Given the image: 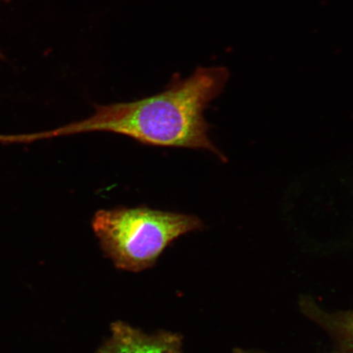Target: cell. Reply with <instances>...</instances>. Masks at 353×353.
I'll list each match as a JSON object with an SVG mask.
<instances>
[{
    "instance_id": "7a4b0ae2",
    "label": "cell",
    "mask_w": 353,
    "mask_h": 353,
    "mask_svg": "<svg viewBox=\"0 0 353 353\" xmlns=\"http://www.w3.org/2000/svg\"><path fill=\"white\" fill-rule=\"evenodd\" d=\"M92 228L104 254L118 268H151L168 246L185 234L202 230L196 216L137 207L97 211Z\"/></svg>"
},
{
    "instance_id": "6da1fadb",
    "label": "cell",
    "mask_w": 353,
    "mask_h": 353,
    "mask_svg": "<svg viewBox=\"0 0 353 353\" xmlns=\"http://www.w3.org/2000/svg\"><path fill=\"white\" fill-rule=\"evenodd\" d=\"M230 73L223 66L198 68L191 76H175L160 94L130 103L96 105L85 120L42 134L43 138L109 132L157 147L203 149L227 162L212 142L204 117L211 101L222 94Z\"/></svg>"
},
{
    "instance_id": "3957f363",
    "label": "cell",
    "mask_w": 353,
    "mask_h": 353,
    "mask_svg": "<svg viewBox=\"0 0 353 353\" xmlns=\"http://www.w3.org/2000/svg\"><path fill=\"white\" fill-rule=\"evenodd\" d=\"M112 333L101 353H179V339L173 334L149 335L121 322Z\"/></svg>"
},
{
    "instance_id": "8992f818",
    "label": "cell",
    "mask_w": 353,
    "mask_h": 353,
    "mask_svg": "<svg viewBox=\"0 0 353 353\" xmlns=\"http://www.w3.org/2000/svg\"><path fill=\"white\" fill-rule=\"evenodd\" d=\"M0 1L6 2V3H10L11 2V0H0ZM0 59L3 60L4 59V56L3 54V52L1 50H0Z\"/></svg>"
},
{
    "instance_id": "277c9868",
    "label": "cell",
    "mask_w": 353,
    "mask_h": 353,
    "mask_svg": "<svg viewBox=\"0 0 353 353\" xmlns=\"http://www.w3.org/2000/svg\"><path fill=\"white\" fill-rule=\"evenodd\" d=\"M299 307L304 315L329 334L337 352L353 353V310L326 312L307 296L300 299Z\"/></svg>"
},
{
    "instance_id": "5b68a950",
    "label": "cell",
    "mask_w": 353,
    "mask_h": 353,
    "mask_svg": "<svg viewBox=\"0 0 353 353\" xmlns=\"http://www.w3.org/2000/svg\"><path fill=\"white\" fill-rule=\"evenodd\" d=\"M232 353H266L262 351H258V350H244V348H236V350H234ZM333 353H341L337 351H335Z\"/></svg>"
}]
</instances>
